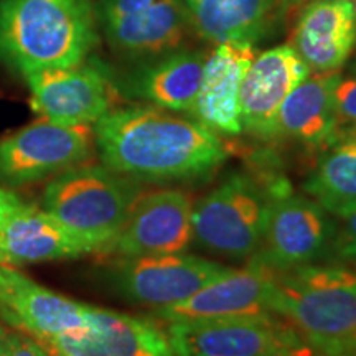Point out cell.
Returning <instances> with one entry per match:
<instances>
[{"label":"cell","mask_w":356,"mask_h":356,"mask_svg":"<svg viewBox=\"0 0 356 356\" xmlns=\"http://www.w3.org/2000/svg\"><path fill=\"white\" fill-rule=\"evenodd\" d=\"M3 356H50V351L33 337L22 332H10Z\"/></svg>","instance_id":"484cf974"},{"label":"cell","mask_w":356,"mask_h":356,"mask_svg":"<svg viewBox=\"0 0 356 356\" xmlns=\"http://www.w3.org/2000/svg\"><path fill=\"white\" fill-rule=\"evenodd\" d=\"M325 262L356 264V211L343 218L341 222H338L330 254Z\"/></svg>","instance_id":"cb8c5ba5"},{"label":"cell","mask_w":356,"mask_h":356,"mask_svg":"<svg viewBox=\"0 0 356 356\" xmlns=\"http://www.w3.org/2000/svg\"><path fill=\"white\" fill-rule=\"evenodd\" d=\"M88 305L40 286L12 266L0 264V318L43 346L86 325Z\"/></svg>","instance_id":"4fadbf2b"},{"label":"cell","mask_w":356,"mask_h":356,"mask_svg":"<svg viewBox=\"0 0 356 356\" xmlns=\"http://www.w3.org/2000/svg\"><path fill=\"white\" fill-rule=\"evenodd\" d=\"M353 7H355V19H356V0H353Z\"/></svg>","instance_id":"4dcf8cb0"},{"label":"cell","mask_w":356,"mask_h":356,"mask_svg":"<svg viewBox=\"0 0 356 356\" xmlns=\"http://www.w3.org/2000/svg\"><path fill=\"white\" fill-rule=\"evenodd\" d=\"M270 289L273 270L248 262L244 269H231L188 299L154 310L152 317L172 323L266 314L270 312Z\"/></svg>","instance_id":"9a60e30c"},{"label":"cell","mask_w":356,"mask_h":356,"mask_svg":"<svg viewBox=\"0 0 356 356\" xmlns=\"http://www.w3.org/2000/svg\"><path fill=\"white\" fill-rule=\"evenodd\" d=\"M190 25L181 0H157L118 19L101 22L115 51L132 58H152L180 48Z\"/></svg>","instance_id":"ffe728a7"},{"label":"cell","mask_w":356,"mask_h":356,"mask_svg":"<svg viewBox=\"0 0 356 356\" xmlns=\"http://www.w3.org/2000/svg\"><path fill=\"white\" fill-rule=\"evenodd\" d=\"M89 0H0V61L17 73L68 68L97 44Z\"/></svg>","instance_id":"3957f363"},{"label":"cell","mask_w":356,"mask_h":356,"mask_svg":"<svg viewBox=\"0 0 356 356\" xmlns=\"http://www.w3.org/2000/svg\"><path fill=\"white\" fill-rule=\"evenodd\" d=\"M24 76L35 113L61 126L97 122L109 113L118 95L108 68L96 60L32 71Z\"/></svg>","instance_id":"30bf717a"},{"label":"cell","mask_w":356,"mask_h":356,"mask_svg":"<svg viewBox=\"0 0 356 356\" xmlns=\"http://www.w3.org/2000/svg\"><path fill=\"white\" fill-rule=\"evenodd\" d=\"M190 25L211 43L246 42L264 37L282 0H181Z\"/></svg>","instance_id":"7402d4cb"},{"label":"cell","mask_w":356,"mask_h":356,"mask_svg":"<svg viewBox=\"0 0 356 356\" xmlns=\"http://www.w3.org/2000/svg\"><path fill=\"white\" fill-rule=\"evenodd\" d=\"M207 55L200 50H172L152 56L122 79L118 92L172 113H190L202 83Z\"/></svg>","instance_id":"e0dca14e"},{"label":"cell","mask_w":356,"mask_h":356,"mask_svg":"<svg viewBox=\"0 0 356 356\" xmlns=\"http://www.w3.org/2000/svg\"><path fill=\"white\" fill-rule=\"evenodd\" d=\"M282 181L236 170L193 203V243L229 261H249L264 236L270 207Z\"/></svg>","instance_id":"277c9868"},{"label":"cell","mask_w":356,"mask_h":356,"mask_svg":"<svg viewBox=\"0 0 356 356\" xmlns=\"http://www.w3.org/2000/svg\"><path fill=\"white\" fill-rule=\"evenodd\" d=\"M254 58V44L246 42L220 43L207 56L202 83L190 114L220 137L239 136L243 132L239 91Z\"/></svg>","instance_id":"2e32d148"},{"label":"cell","mask_w":356,"mask_h":356,"mask_svg":"<svg viewBox=\"0 0 356 356\" xmlns=\"http://www.w3.org/2000/svg\"><path fill=\"white\" fill-rule=\"evenodd\" d=\"M193 198L184 190L142 193L102 254L118 257L175 254L193 244Z\"/></svg>","instance_id":"8fae6325"},{"label":"cell","mask_w":356,"mask_h":356,"mask_svg":"<svg viewBox=\"0 0 356 356\" xmlns=\"http://www.w3.org/2000/svg\"><path fill=\"white\" fill-rule=\"evenodd\" d=\"M340 78L338 71L310 73L280 106L274 139L323 149L332 145L338 134L333 92Z\"/></svg>","instance_id":"44dd1931"},{"label":"cell","mask_w":356,"mask_h":356,"mask_svg":"<svg viewBox=\"0 0 356 356\" xmlns=\"http://www.w3.org/2000/svg\"><path fill=\"white\" fill-rule=\"evenodd\" d=\"M142 184L106 165H78L53 178L42 208L79 236L92 252H102L126 222Z\"/></svg>","instance_id":"5b68a950"},{"label":"cell","mask_w":356,"mask_h":356,"mask_svg":"<svg viewBox=\"0 0 356 356\" xmlns=\"http://www.w3.org/2000/svg\"><path fill=\"white\" fill-rule=\"evenodd\" d=\"M269 309L300 333L315 356H356V267L318 264L273 270Z\"/></svg>","instance_id":"7a4b0ae2"},{"label":"cell","mask_w":356,"mask_h":356,"mask_svg":"<svg viewBox=\"0 0 356 356\" xmlns=\"http://www.w3.org/2000/svg\"><path fill=\"white\" fill-rule=\"evenodd\" d=\"M353 266H355V267H356V264H353Z\"/></svg>","instance_id":"d6a6232c"},{"label":"cell","mask_w":356,"mask_h":356,"mask_svg":"<svg viewBox=\"0 0 356 356\" xmlns=\"http://www.w3.org/2000/svg\"><path fill=\"white\" fill-rule=\"evenodd\" d=\"M338 131L356 126V76L340 78L333 92Z\"/></svg>","instance_id":"d4e9b609"},{"label":"cell","mask_w":356,"mask_h":356,"mask_svg":"<svg viewBox=\"0 0 356 356\" xmlns=\"http://www.w3.org/2000/svg\"><path fill=\"white\" fill-rule=\"evenodd\" d=\"M50 356H66V355H60V353H51Z\"/></svg>","instance_id":"1f68e13d"},{"label":"cell","mask_w":356,"mask_h":356,"mask_svg":"<svg viewBox=\"0 0 356 356\" xmlns=\"http://www.w3.org/2000/svg\"><path fill=\"white\" fill-rule=\"evenodd\" d=\"M351 140V142H356V126H351V127H345V129H340L337 134V139L335 140Z\"/></svg>","instance_id":"83f0119b"},{"label":"cell","mask_w":356,"mask_h":356,"mask_svg":"<svg viewBox=\"0 0 356 356\" xmlns=\"http://www.w3.org/2000/svg\"><path fill=\"white\" fill-rule=\"evenodd\" d=\"M337 226V218L315 200L282 190L270 207L261 246L248 262L269 270L325 262Z\"/></svg>","instance_id":"52a82bcc"},{"label":"cell","mask_w":356,"mask_h":356,"mask_svg":"<svg viewBox=\"0 0 356 356\" xmlns=\"http://www.w3.org/2000/svg\"><path fill=\"white\" fill-rule=\"evenodd\" d=\"M8 335H10V332H8L7 328L3 327L2 323H0V356L6 355V350H7V341H8Z\"/></svg>","instance_id":"f1b7e54d"},{"label":"cell","mask_w":356,"mask_h":356,"mask_svg":"<svg viewBox=\"0 0 356 356\" xmlns=\"http://www.w3.org/2000/svg\"><path fill=\"white\" fill-rule=\"evenodd\" d=\"M44 348L66 356H175L154 320L91 305L83 328L53 338Z\"/></svg>","instance_id":"7c38bea8"},{"label":"cell","mask_w":356,"mask_h":356,"mask_svg":"<svg viewBox=\"0 0 356 356\" xmlns=\"http://www.w3.org/2000/svg\"><path fill=\"white\" fill-rule=\"evenodd\" d=\"M302 2V0H282L284 6H296V3Z\"/></svg>","instance_id":"f546056e"},{"label":"cell","mask_w":356,"mask_h":356,"mask_svg":"<svg viewBox=\"0 0 356 356\" xmlns=\"http://www.w3.org/2000/svg\"><path fill=\"white\" fill-rule=\"evenodd\" d=\"M92 131L102 165L140 184L202 181L229 155L221 137L197 119L155 106L109 111Z\"/></svg>","instance_id":"6da1fadb"},{"label":"cell","mask_w":356,"mask_h":356,"mask_svg":"<svg viewBox=\"0 0 356 356\" xmlns=\"http://www.w3.org/2000/svg\"><path fill=\"white\" fill-rule=\"evenodd\" d=\"M291 47L310 73H332L356 47L353 0H312L293 26Z\"/></svg>","instance_id":"ac0fdd59"},{"label":"cell","mask_w":356,"mask_h":356,"mask_svg":"<svg viewBox=\"0 0 356 356\" xmlns=\"http://www.w3.org/2000/svg\"><path fill=\"white\" fill-rule=\"evenodd\" d=\"M92 249L42 207L22 203L0 226V264L74 259Z\"/></svg>","instance_id":"d6986e66"},{"label":"cell","mask_w":356,"mask_h":356,"mask_svg":"<svg viewBox=\"0 0 356 356\" xmlns=\"http://www.w3.org/2000/svg\"><path fill=\"white\" fill-rule=\"evenodd\" d=\"M309 74V66L291 44L274 47L256 56L239 91L243 131L257 139H274L280 106Z\"/></svg>","instance_id":"5bb4252c"},{"label":"cell","mask_w":356,"mask_h":356,"mask_svg":"<svg viewBox=\"0 0 356 356\" xmlns=\"http://www.w3.org/2000/svg\"><path fill=\"white\" fill-rule=\"evenodd\" d=\"M22 203L24 202H22L13 191L0 188V226H2V222L6 221V218L10 215L17 207H20Z\"/></svg>","instance_id":"4316f807"},{"label":"cell","mask_w":356,"mask_h":356,"mask_svg":"<svg viewBox=\"0 0 356 356\" xmlns=\"http://www.w3.org/2000/svg\"><path fill=\"white\" fill-rule=\"evenodd\" d=\"M231 269L186 252L119 257L113 264L111 280L127 300L157 310L188 299Z\"/></svg>","instance_id":"9c48e42d"},{"label":"cell","mask_w":356,"mask_h":356,"mask_svg":"<svg viewBox=\"0 0 356 356\" xmlns=\"http://www.w3.org/2000/svg\"><path fill=\"white\" fill-rule=\"evenodd\" d=\"M175 356H315L300 333L274 312L167 323Z\"/></svg>","instance_id":"8992f818"},{"label":"cell","mask_w":356,"mask_h":356,"mask_svg":"<svg viewBox=\"0 0 356 356\" xmlns=\"http://www.w3.org/2000/svg\"><path fill=\"white\" fill-rule=\"evenodd\" d=\"M95 131L88 124L61 126L48 119L0 142V181L20 186L83 165L92 155Z\"/></svg>","instance_id":"ba28073f"},{"label":"cell","mask_w":356,"mask_h":356,"mask_svg":"<svg viewBox=\"0 0 356 356\" xmlns=\"http://www.w3.org/2000/svg\"><path fill=\"white\" fill-rule=\"evenodd\" d=\"M304 191L338 220L356 211V142L340 139L325 147Z\"/></svg>","instance_id":"603a6c76"}]
</instances>
